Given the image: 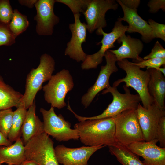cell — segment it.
<instances>
[{
  "instance_id": "29",
  "label": "cell",
  "mask_w": 165,
  "mask_h": 165,
  "mask_svg": "<svg viewBox=\"0 0 165 165\" xmlns=\"http://www.w3.org/2000/svg\"><path fill=\"white\" fill-rule=\"evenodd\" d=\"M13 13L9 0H0V23L9 24Z\"/></svg>"
},
{
  "instance_id": "14",
  "label": "cell",
  "mask_w": 165,
  "mask_h": 165,
  "mask_svg": "<svg viewBox=\"0 0 165 165\" xmlns=\"http://www.w3.org/2000/svg\"><path fill=\"white\" fill-rule=\"evenodd\" d=\"M104 145L69 148L59 145L54 148L55 156L59 163L63 165H88L91 156Z\"/></svg>"
},
{
  "instance_id": "23",
  "label": "cell",
  "mask_w": 165,
  "mask_h": 165,
  "mask_svg": "<svg viewBox=\"0 0 165 165\" xmlns=\"http://www.w3.org/2000/svg\"><path fill=\"white\" fill-rule=\"evenodd\" d=\"M27 111L24 104L21 102L13 112L12 126L8 137V139L12 143L20 138L21 129Z\"/></svg>"
},
{
  "instance_id": "25",
  "label": "cell",
  "mask_w": 165,
  "mask_h": 165,
  "mask_svg": "<svg viewBox=\"0 0 165 165\" xmlns=\"http://www.w3.org/2000/svg\"><path fill=\"white\" fill-rule=\"evenodd\" d=\"M29 24L26 16L21 13L17 9L13 10V16L9 25L11 31L16 37L25 31Z\"/></svg>"
},
{
  "instance_id": "19",
  "label": "cell",
  "mask_w": 165,
  "mask_h": 165,
  "mask_svg": "<svg viewBox=\"0 0 165 165\" xmlns=\"http://www.w3.org/2000/svg\"><path fill=\"white\" fill-rule=\"evenodd\" d=\"M35 101L28 108L21 130L22 139L25 145L31 138L44 132L43 122L36 114Z\"/></svg>"
},
{
  "instance_id": "39",
  "label": "cell",
  "mask_w": 165,
  "mask_h": 165,
  "mask_svg": "<svg viewBox=\"0 0 165 165\" xmlns=\"http://www.w3.org/2000/svg\"><path fill=\"white\" fill-rule=\"evenodd\" d=\"M165 76V67L160 68L158 69Z\"/></svg>"
},
{
  "instance_id": "22",
  "label": "cell",
  "mask_w": 165,
  "mask_h": 165,
  "mask_svg": "<svg viewBox=\"0 0 165 165\" xmlns=\"http://www.w3.org/2000/svg\"><path fill=\"white\" fill-rule=\"evenodd\" d=\"M109 152L123 165H145L126 146L118 144L109 147Z\"/></svg>"
},
{
  "instance_id": "31",
  "label": "cell",
  "mask_w": 165,
  "mask_h": 165,
  "mask_svg": "<svg viewBox=\"0 0 165 165\" xmlns=\"http://www.w3.org/2000/svg\"><path fill=\"white\" fill-rule=\"evenodd\" d=\"M148 22L152 29L154 38H160L165 41V25L158 23L151 19H149Z\"/></svg>"
},
{
  "instance_id": "15",
  "label": "cell",
  "mask_w": 165,
  "mask_h": 165,
  "mask_svg": "<svg viewBox=\"0 0 165 165\" xmlns=\"http://www.w3.org/2000/svg\"><path fill=\"white\" fill-rule=\"evenodd\" d=\"M157 139L134 142L126 147L133 153L143 157L145 165H165V148L156 145Z\"/></svg>"
},
{
  "instance_id": "28",
  "label": "cell",
  "mask_w": 165,
  "mask_h": 165,
  "mask_svg": "<svg viewBox=\"0 0 165 165\" xmlns=\"http://www.w3.org/2000/svg\"><path fill=\"white\" fill-rule=\"evenodd\" d=\"M9 25L0 23V46H11L16 42V37L11 31Z\"/></svg>"
},
{
  "instance_id": "6",
  "label": "cell",
  "mask_w": 165,
  "mask_h": 165,
  "mask_svg": "<svg viewBox=\"0 0 165 165\" xmlns=\"http://www.w3.org/2000/svg\"><path fill=\"white\" fill-rule=\"evenodd\" d=\"M74 86L73 77L69 70L63 69L52 75L48 82L42 87L45 100L51 107L61 109L66 106L65 97Z\"/></svg>"
},
{
  "instance_id": "37",
  "label": "cell",
  "mask_w": 165,
  "mask_h": 165,
  "mask_svg": "<svg viewBox=\"0 0 165 165\" xmlns=\"http://www.w3.org/2000/svg\"><path fill=\"white\" fill-rule=\"evenodd\" d=\"M12 144V143L0 131V145L8 146L11 145Z\"/></svg>"
},
{
  "instance_id": "9",
  "label": "cell",
  "mask_w": 165,
  "mask_h": 165,
  "mask_svg": "<svg viewBox=\"0 0 165 165\" xmlns=\"http://www.w3.org/2000/svg\"><path fill=\"white\" fill-rule=\"evenodd\" d=\"M118 4L115 0H91L83 13L86 22L87 29L90 33L107 25L105 14L109 10H116Z\"/></svg>"
},
{
  "instance_id": "2",
  "label": "cell",
  "mask_w": 165,
  "mask_h": 165,
  "mask_svg": "<svg viewBox=\"0 0 165 165\" xmlns=\"http://www.w3.org/2000/svg\"><path fill=\"white\" fill-rule=\"evenodd\" d=\"M55 68L53 58L50 55L44 53L41 56L38 67L32 68L28 74L25 92L21 100L26 109L33 104L37 94L42 88L43 83L50 79Z\"/></svg>"
},
{
  "instance_id": "4",
  "label": "cell",
  "mask_w": 165,
  "mask_h": 165,
  "mask_svg": "<svg viewBox=\"0 0 165 165\" xmlns=\"http://www.w3.org/2000/svg\"><path fill=\"white\" fill-rule=\"evenodd\" d=\"M123 88L125 92L124 94L120 93L117 87L111 86L103 91L101 94H102L110 93L113 96V100L106 109L100 115L93 117H86L77 115L72 110H71V111L80 122L87 120L113 117L125 111L137 109L140 102L141 101L139 95L138 94H131L129 88L125 85L123 86Z\"/></svg>"
},
{
  "instance_id": "20",
  "label": "cell",
  "mask_w": 165,
  "mask_h": 165,
  "mask_svg": "<svg viewBox=\"0 0 165 165\" xmlns=\"http://www.w3.org/2000/svg\"><path fill=\"white\" fill-rule=\"evenodd\" d=\"M26 160L25 145L20 138L11 145H0V165H19Z\"/></svg>"
},
{
  "instance_id": "26",
  "label": "cell",
  "mask_w": 165,
  "mask_h": 165,
  "mask_svg": "<svg viewBox=\"0 0 165 165\" xmlns=\"http://www.w3.org/2000/svg\"><path fill=\"white\" fill-rule=\"evenodd\" d=\"M13 112L12 108L0 111V131L7 138L12 126Z\"/></svg>"
},
{
  "instance_id": "7",
  "label": "cell",
  "mask_w": 165,
  "mask_h": 165,
  "mask_svg": "<svg viewBox=\"0 0 165 165\" xmlns=\"http://www.w3.org/2000/svg\"><path fill=\"white\" fill-rule=\"evenodd\" d=\"M40 111L43 118L44 132L47 134L60 142L79 139L77 130L71 128L70 123L61 114L57 115L54 108L51 107L48 110L41 108Z\"/></svg>"
},
{
  "instance_id": "17",
  "label": "cell",
  "mask_w": 165,
  "mask_h": 165,
  "mask_svg": "<svg viewBox=\"0 0 165 165\" xmlns=\"http://www.w3.org/2000/svg\"><path fill=\"white\" fill-rule=\"evenodd\" d=\"M116 41L118 43H121V46L116 50H108L115 55L117 61L127 58L133 59L135 63L144 60L140 56L144 48V44L140 39L124 33Z\"/></svg>"
},
{
  "instance_id": "12",
  "label": "cell",
  "mask_w": 165,
  "mask_h": 165,
  "mask_svg": "<svg viewBox=\"0 0 165 165\" xmlns=\"http://www.w3.org/2000/svg\"><path fill=\"white\" fill-rule=\"evenodd\" d=\"M138 122L145 141L156 139L157 128L161 118L165 116V111L154 103L146 109L140 103L137 109Z\"/></svg>"
},
{
  "instance_id": "33",
  "label": "cell",
  "mask_w": 165,
  "mask_h": 165,
  "mask_svg": "<svg viewBox=\"0 0 165 165\" xmlns=\"http://www.w3.org/2000/svg\"><path fill=\"white\" fill-rule=\"evenodd\" d=\"M156 139L160 143V147L165 148V116L160 119L157 131Z\"/></svg>"
},
{
  "instance_id": "5",
  "label": "cell",
  "mask_w": 165,
  "mask_h": 165,
  "mask_svg": "<svg viewBox=\"0 0 165 165\" xmlns=\"http://www.w3.org/2000/svg\"><path fill=\"white\" fill-rule=\"evenodd\" d=\"M137 109L125 111L113 117L117 144L126 146L134 142L145 141L138 122Z\"/></svg>"
},
{
  "instance_id": "36",
  "label": "cell",
  "mask_w": 165,
  "mask_h": 165,
  "mask_svg": "<svg viewBox=\"0 0 165 165\" xmlns=\"http://www.w3.org/2000/svg\"><path fill=\"white\" fill-rule=\"evenodd\" d=\"M37 1V0H20L18 1L21 5L32 8L35 6Z\"/></svg>"
},
{
  "instance_id": "3",
  "label": "cell",
  "mask_w": 165,
  "mask_h": 165,
  "mask_svg": "<svg viewBox=\"0 0 165 165\" xmlns=\"http://www.w3.org/2000/svg\"><path fill=\"white\" fill-rule=\"evenodd\" d=\"M117 62L118 66L125 72L126 75L115 81L112 86L117 87L121 83L124 82L126 87H131L136 90L140 97L143 107L147 109L154 102L148 90L149 80L148 70H141L127 59Z\"/></svg>"
},
{
  "instance_id": "18",
  "label": "cell",
  "mask_w": 165,
  "mask_h": 165,
  "mask_svg": "<svg viewBox=\"0 0 165 165\" xmlns=\"http://www.w3.org/2000/svg\"><path fill=\"white\" fill-rule=\"evenodd\" d=\"M149 74L148 90L153 103L161 109L165 110V78L158 69H146Z\"/></svg>"
},
{
  "instance_id": "16",
  "label": "cell",
  "mask_w": 165,
  "mask_h": 165,
  "mask_svg": "<svg viewBox=\"0 0 165 165\" xmlns=\"http://www.w3.org/2000/svg\"><path fill=\"white\" fill-rule=\"evenodd\" d=\"M121 6L124 16L119 19L121 21L127 22L129 24L126 32L129 33L137 32L141 36V39L145 43L150 42L154 38V36L152 29L148 23L138 14L137 9H132L127 8L121 2L116 0Z\"/></svg>"
},
{
  "instance_id": "32",
  "label": "cell",
  "mask_w": 165,
  "mask_h": 165,
  "mask_svg": "<svg viewBox=\"0 0 165 165\" xmlns=\"http://www.w3.org/2000/svg\"><path fill=\"white\" fill-rule=\"evenodd\" d=\"M154 58H165V49L158 41L156 42L150 53L143 59L146 60Z\"/></svg>"
},
{
  "instance_id": "40",
  "label": "cell",
  "mask_w": 165,
  "mask_h": 165,
  "mask_svg": "<svg viewBox=\"0 0 165 165\" xmlns=\"http://www.w3.org/2000/svg\"></svg>"
},
{
  "instance_id": "38",
  "label": "cell",
  "mask_w": 165,
  "mask_h": 165,
  "mask_svg": "<svg viewBox=\"0 0 165 165\" xmlns=\"http://www.w3.org/2000/svg\"><path fill=\"white\" fill-rule=\"evenodd\" d=\"M19 165H39L36 163L30 160H25Z\"/></svg>"
},
{
  "instance_id": "1",
  "label": "cell",
  "mask_w": 165,
  "mask_h": 165,
  "mask_svg": "<svg viewBox=\"0 0 165 165\" xmlns=\"http://www.w3.org/2000/svg\"><path fill=\"white\" fill-rule=\"evenodd\" d=\"M81 142L89 146H111L117 144L113 117L80 121L74 126Z\"/></svg>"
},
{
  "instance_id": "27",
  "label": "cell",
  "mask_w": 165,
  "mask_h": 165,
  "mask_svg": "<svg viewBox=\"0 0 165 165\" xmlns=\"http://www.w3.org/2000/svg\"><path fill=\"white\" fill-rule=\"evenodd\" d=\"M91 0H55L56 2L64 4L71 10L73 14L82 13L86 10Z\"/></svg>"
},
{
  "instance_id": "30",
  "label": "cell",
  "mask_w": 165,
  "mask_h": 165,
  "mask_svg": "<svg viewBox=\"0 0 165 165\" xmlns=\"http://www.w3.org/2000/svg\"><path fill=\"white\" fill-rule=\"evenodd\" d=\"M134 65L139 68H154L158 69L163 65L165 64V58H152L144 60L138 63L133 62Z\"/></svg>"
},
{
  "instance_id": "35",
  "label": "cell",
  "mask_w": 165,
  "mask_h": 165,
  "mask_svg": "<svg viewBox=\"0 0 165 165\" xmlns=\"http://www.w3.org/2000/svg\"><path fill=\"white\" fill-rule=\"evenodd\" d=\"M127 8L132 9H137L141 2L140 0H120Z\"/></svg>"
},
{
  "instance_id": "24",
  "label": "cell",
  "mask_w": 165,
  "mask_h": 165,
  "mask_svg": "<svg viewBox=\"0 0 165 165\" xmlns=\"http://www.w3.org/2000/svg\"><path fill=\"white\" fill-rule=\"evenodd\" d=\"M32 160L39 165H60L56 159L54 148L50 145L38 149L33 155Z\"/></svg>"
},
{
  "instance_id": "21",
  "label": "cell",
  "mask_w": 165,
  "mask_h": 165,
  "mask_svg": "<svg viewBox=\"0 0 165 165\" xmlns=\"http://www.w3.org/2000/svg\"><path fill=\"white\" fill-rule=\"evenodd\" d=\"M23 96L22 94L7 84L0 74V111L13 107L17 108Z\"/></svg>"
},
{
  "instance_id": "11",
  "label": "cell",
  "mask_w": 165,
  "mask_h": 165,
  "mask_svg": "<svg viewBox=\"0 0 165 165\" xmlns=\"http://www.w3.org/2000/svg\"><path fill=\"white\" fill-rule=\"evenodd\" d=\"M73 15L74 22L70 24L69 26L72 36L67 43L64 54L77 62H83L87 54L83 51L82 45L86 41L87 25L86 23L81 22L80 13Z\"/></svg>"
},
{
  "instance_id": "10",
  "label": "cell",
  "mask_w": 165,
  "mask_h": 165,
  "mask_svg": "<svg viewBox=\"0 0 165 165\" xmlns=\"http://www.w3.org/2000/svg\"><path fill=\"white\" fill-rule=\"evenodd\" d=\"M106 64L102 66L98 77L95 83L88 90L81 98V103L85 108L88 107L97 94L110 86L109 79L111 75L118 70L116 63L117 62L115 55L109 50L105 54Z\"/></svg>"
},
{
  "instance_id": "34",
  "label": "cell",
  "mask_w": 165,
  "mask_h": 165,
  "mask_svg": "<svg viewBox=\"0 0 165 165\" xmlns=\"http://www.w3.org/2000/svg\"><path fill=\"white\" fill-rule=\"evenodd\" d=\"M149 8V11L152 13H155L160 9L163 11H165V0H151L147 4Z\"/></svg>"
},
{
  "instance_id": "13",
  "label": "cell",
  "mask_w": 165,
  "mask_h": 165,
  "mask_svg": "<svg viewBox=\"0 0 165 165\" xmlns=\"http://www.w3.org/2000/svg\"><path fill=\"white\" fill-rule=\"evenodd\" d=\"M55 0H38L35 5L37 14L34 17L37 24L36 31L39 35H52L54 26L60 21L54 14V6Z\"/></svg>"
},
{
  "instance_id": "8",
  "label": "cell",
  "mask_w": 165,
  "mask_h": 165,
  "mask_svg": "<svg viewBox=\"0 0 165 165\" xmlns=\"http://www.w3.org/2000/svg\"><path fill=\"white\" fill-rule=\"evenodd\" d=\"M127 27L128 26L123 25L122 21L118 18L110 32H105L101 28L97 30L96 32L97 35H103L101 40L97 44V45L101 44V46L97 53L86 55L85 60L81 64L82 69L89 70L96 68L102 62L106 52L115 47L114 43L119 38L125 33Z\"/></svg>"
}]
</instances>
